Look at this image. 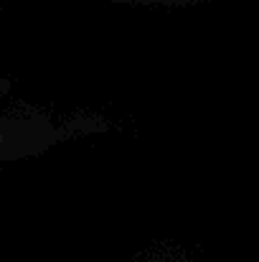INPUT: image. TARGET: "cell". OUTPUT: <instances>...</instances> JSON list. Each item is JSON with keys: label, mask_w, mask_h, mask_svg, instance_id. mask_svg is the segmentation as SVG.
Masks as SVG:
<instances>
[]
</instances>
